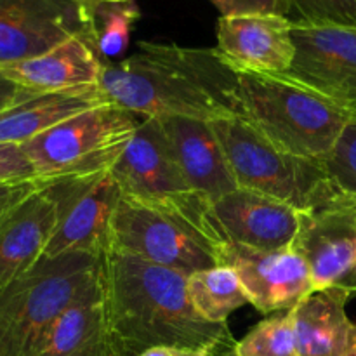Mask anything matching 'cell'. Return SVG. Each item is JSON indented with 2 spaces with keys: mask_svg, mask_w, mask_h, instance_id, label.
<instances>
[{
  "mask_svg": "<svg viewBox=\"0 0 356 356\" xmlns=\"http://www.w3.org/2000/svg\"><path fill=\"white\" fill-rule=\"evenodd\" d=\"M79 2H83V3H99V2H134V0H79Z\"/></svg>",
  "mask_w": 356,
  "mask_h": 356,
  "instance_id": "32",
  "label": "cell"
},
{
  "mask_svg": "<svg viewBox=\"0 0 356 356\" xmlns=\"http://www.w3.org/2000/svg\"><path fill=\"white\" fill-rule=\"evenodd\" d=\"M222 264L236 271L249 305L264 315L289 312L315 292L308 263L294 247L256 250L228 243Z\"/></svg>",
  "mask_w": 356,
  "mask_h": 356,
  "instance_id": "13",
  "label": "cell"
},
{
  "mask_svg": "<svg viewBox=\"0 0 356 356\" xmlns=\"http://www.w3.org/2000/svg\"><path fill=\"white\" fill-rule=\"evenodd\" d=\"M104 61L97 54L90 35H75L35 58L3 66L0 72L24 89L35 92L97 86Z\"/></svg>",
  "mask_w": 356,
  "mask_h": 356,
  "instance_id": "18",
  "label": "cell"
},
{
  "mask_svg": "<svg viewBox=\"0 0 356 356\" xmlns=\"http://www.w3.org/2000/svg\"><path fill=\"white\" fill-rule=\"evenodd\" d=\"M96 298H103V257H42L28 273L0 287V356H38L58 316Z\"/></svg>",
  "mask_w": 356,
  "mask_h": 356,
  "instance_id": "4",
  "label": "cell"
},
{
  "mask_svg": "<svg viewBox=\"0 0 356 356\" xmlns=\"http://www.w3.org/2000/svg\"><path fill=\"white\" fill-rule=\"evenodd\" d=\"M221 16H243V14H278L287 17L285 0H211Z\"/></svg>",
  "mask_w": 356,
  "mask_h": 356,
  "instance_id": "28",
  "label": "cell"
},
{
  "mask_svg": "<svg viewBox=\"0 0 356 356\" xmlns=\"http://www.w3.org/2000/svg\"><path fill=\"white\" fill-rule=\"evenodd\" d=\"M58 218V202L47 190V181L0 216V287L37 266L54 235Z\"/></svg>",
  "mask_w": 356,
  "mask_h": 356,
  "instance_id": "17",
  "label": "cell"
},
{
  "mask_svg": "<svg viewBox=\"0 0 356 356\" xmlns=\"http://www.w3.org/2000/svg\"><path fill=\"white\" fill-rule=\"evenodd\" d=\"M58 202V226L44 257L89 254L103 257L110 247L111 221L122 191L111 170L76 179L47 181Z\"/></svg>",
  "mask_w": 356,
  "mask_h": 356,
  "instance_id": "9",
  "label": "cell"
},
{
  "mask_svg": "<svg viewBox=\"0 0 356 356\" xmlns=\"http://www.w3.org/2000/svg\"><path fill=\"white\" fill-rule=\"evenodd\" d=\"M312 273L315 292L343 291L356 298V202L341 198L301 212L294 242Z\"/></svg>",
  "mask_w": 356,
  "mask_h": 356,
  "instance_id": "11",
  "label": "cell"
},
{
  "mask_svg": "<svg viewBox=\"0 0 356 356\" xmlns=\"http://www.w3.org/2000/svg\"><path fill=\"white\" fill-rule=\"evenodd\" d=\"M75 35L92 37L90 3L0 0V68L44 54Z\"/></svg>",
  "mask_w": 356,
  "mask_h": 356,
  "instance_id": "10",
  "label": "cell"
},
{
  "mask_svg": "<svg viewBox=\"0 0 356 356\" xmlns=\"http://www.w3.org/2000/svg\"><path fill=\"white\" fill-rule=\"evenodd\" d=\"M236 117L278 148L325 162L353 120L327 97L284 75L236 72Z\"/></svg>",
  "mask_w": 356,
  "mask_h": 356,
  "instance_id": "3",
  "label": "cell"
},
{
  "mask_svg": "<svg viewBox=\"0 0 356 356\" xmlns=\"http://www.w3.org/2000/svg\"><path fill=\"white\" fill-rule=\"evenodd\" d=\"M212 216L226 242L256 250L289 249L301 225L298 209L247 188L212 202Z\"/></svg>",
  "mask_w": 356,
  "mask_h": 356,
  "instance_id": "15",
  "label": "cell"
},
{
  "mask_svg": "<svg viewBox=\"0 0 356 356\" xmlns=\"http://www.w3.org/2000/svg\"><path fill=\"white\" fill-rule=\"evenodd\" d=\"M296 58L284 76L356 117V28L294 24Z\"/></svg>",
  "mask_w": 356,
  "mask_h": 356,
  "instance_id": "12",
  "label": "cell"
},
{
  "mask_svg": "<svg viewBox=\"0 0 356 356\" xmlns=\"http://www.w3.org/2000/svg\"><path fill=\"white\" fill-rule=\"evenodd\" d=\"M238 343V341H236ZM236 343L218 344L207 348H177V346H160L152 348L139 356H236Z\"/></svg>",
  "mask_w": 356,
  "mask_h": 356,
  "instance_id": "30",
  "label": "cell"
},
{
  "mask_svg": "<svg viewBox=\"0 0 356 356\" xmlns=\"http://www.w3.org/2000/svg\"><path fill=\"white\" fill-rule=\"evenodd\" d=\"M31 94H35V90L24 89V87L17 86V83H14L13 80H9L2 72H0V111L13 106V104L19 103V101L31 96Z\"/></svg>",
  "mask_w": 356,
  "mask_h": 356,
  "instance_id": "31",
  "label": "cell"
},
{
  "mask_svg": "<svg viewBox=\"0 0 356 356\" xmlns=\"http://www.w3.org/2000/svg\"><path fill=\"white\" fill-rule=\"evenodd\" d=\"M238 188L259 191L299 212L322 209L344 198L325 162L278 148L242 118L212 122Z\"/></svg>",
  "mask_w": 356,
  "mask_h": 356,
  "instance_id": "6",
  "label": "cell"
},
{
  "mask_svg": "<svg viewBox=\"0 0 356 356\" xmlns=\"http://www.w3.org/2000/svg\"><path fill=\"white\" fill-rule=\"evenodd\" d=\"M344 356H356V343L353 344V348H351V350L348 351V353L344 355Z\"/></svg>",
  "mask_w": 356,
  "mask_h": 356,
  "instance_id": "33",
  "label": "cell"
},
{
  "mask_svg": "<svg viewBox=\"0 0 356 356\" xmlns=\"http://www.w3.org/2000/svg\"><path fill=\"white\" fill-rule=\"evenodd\" d=\"M38 356H118L103 298L79 301L63 312L45 334Z\"/></svg>",
  "mask_w": 356,
  "mask_h": 356,
  "instance_id": "21",
  "label": "cell"
},
{
  "mask_svg": "<svg viewBox=\"0 0 356 356\" xmlns=\"http://www.w3.org/2000/svg\"><path fill=\"white\" fill-rule=\"evenodd\" d=\"M292 26L278 14L221 16L216 49L236 72L285 75L296 58Z\"/></svg>",
  "mask_w": 356,
  "mask_h": 356,
  "instance_id": "14",
  "label": "cell"
},
{
  "mask_svg": "<svg viewBox=\"0 0 356 356\" xmlns=\"http://www.w3.org/2000/svg\"><path fill=\"white\" fill-rule=\"evenodd\" d=\"M186 285L193 309L211 323H226L235 309L249 302L238 275L226 264L188 275Z\"/></svg>",
  "mask_w": 356,
  "mask_h": 356,
  "instance_id": "22",
  "label": "cell"
},
{
  "mask_svg": "<svg viewBox=\"0 0 356 356\" xmlns=\"http://www.w3.org/2000/svg\"><path fill=\"white\" fill-rule=\"evenodd\" d=\"M99 86L111 103L143 118L236 117V73L216 47L139 42L124 61H104Z\"/></svg>",
  "mask_w": 356,
  "mask_h": 356,
  "instance_id": "2",
  "label": "cell"
},
{
  "mask_svg": "<svg viewBox=\"0 0 356 356\" xmlns=\"http://www.w3.org/2000/svg\"><path fill=\"white\" fill-rule=\"evenodd\" d=\"M325 167L337 191L356 202V117L341 134L332 155L325 160Z\"/></svg>",
  "mask_w": 356,
  "mask_h": 356,
  "instance_id": "26",
  "label": "cell"
},
{
  "mask_svg": "<svg viewBox=\"0 0 356 356\" xmlns=\"http://www.w3.org/2000/svg\"><path fill=\"white\" fill-rule=\"evenodd\" d=\"M110 103L99 83L56 92H35L0 111V143L24 145L82 111Z\"/></svg>",
  "mask_w": 356,
  "mask_h": 356,
  "instance_id": "19",
  "label": "cell"
},
{
  "mask_svg": "<svg viewBox=\"0 0 356 356\" xmlns=\"http://www.w3.org/2000/svg\"><path fill=\"white\" fill-rule=\"evenodd\" d=\"M184 179L209 202L238 188L214 124L188 117L159 118Z\"/></svg>",
  "mask_w": 356,
  "mask_h": 356,
  "instance_id": "16",
  "label": "cell"
},
{
  "mask_svg": "<svg viewBox=\"0 0 356 356\" xmlns=\"http://www.w3.org/2000/svg\"><path fill=\"white\" fill-rule=\"evenodd\" d=\"M292 24L356 28V0H285Z\"/></svg>",
  "mask_w": 356,
  "mask_h": 356,
  "instance_id": "25",
  "label": "cell"
},
{
  "mask_svg": "<svg viewBox=\"0 0 356 356\" xmlns=\"http://www.w3.org/2000/svg\"><path fill=\"white\" fill-rule=\"evenodd\" d=\"M92 42L103 61L117 58L127 49L132 26L141 13L136 2L90 3Z\"/></svg>",
  "mask_w": 356,
  "mask_h": 356,
  "instance_id": "23",
  "label": "cell"
},
{
  "mask_svg": "<svg viewBox=\"0 0 356 356\" xmlns=\"http://www.w3.org/2000/svg\"><path fill=\"white\" fill-rule=\"evenodd\" d=\"M122 197L160 209L190 226L221 256L228 247L212 216V204L184 179L159 118H143L120 159L111 167Z\"/></svg>",
  "mask_w": 356,
  "mask_h": 356,
  "instance_id": "5",
  "label": "cell"
},
{
  "mask_svg": "<svg viewBox=\"0 0 356 356\" xmlns=\"http://www.w3.org/2000/svg\"><path fill=\"white\" fill-rule=\"evenodd\" d=\"M343 291L313 292L292 308L298 356H344L356 343V323L346 313Z\"/></svg>",
  "mask_w": 356,
  "mask_h": 356,
  "instance_id": "20",
  "label": "cell"
},
{
  "mask_svg": "<svg viewBox=\"0 0 356 356\" xmlns=\"http://www.w3.org/2000/svg\"><path fill=\"white\" fill-rule=\"evenodd\" d=\"M236 356H298L292 312L264 318L236 343Z\"/></svg>",
  "mask_w": 356,
  "mask_h": 356,
  "instance_id": "24",
  "label": "cell"
},
{
  "mask_svg": "<svg viewBox=\"0 0 356 356\" xmlns=\"http://www.w3.org/2000/svg\"><path fill=\"white\" fill-rule=\"evenodd\" d=\"M139 124L138 115L110 103L82 111L21 146L38 179L89 177L111 170Z\"/></svg>",
  "mask_w": 356,
  "mask_h": 356,
  "instance_id": "7",
  "label": "cell"
},
{
  "mask_svg": "<svg viewBox=\"0 0 356 356\" xmlns=\"http://www.w3.org/2000/svg\"><path fill=\"white\" fill-rule=\"evenodd\" d=\"M110 247L184 275L221 264V256L174 216L122 197L111 221ZM108 250V249H106Z\"/></svg>",
  "mask_w": 356,
  "mask_h": 356,
  "instance_id": "8",
  "label": "cell"
},
{
  "mask_svg": "<svg viewBox=\"0 0 356 356\" xmlns=\"http://www.w3.org/2000/svg\"><path fill=\"white\" fill-rule=\"evenodd\" d=\"M45 181L42 179H26V181H10V183H0V216L6 214L13 207L33 195L40 188H44Z\"/></svg>",
  "mask_w": 356,
  "mask_h": 356,
  "instance_id": "29",
  "label": "cell"
},
{
  "mask_svg": "<svg viewBox=\"0 0 356 356\" xmlns=\"http://www.w3.org/2000/svg\"><path fill=\"white\" fill-rule=\"evenodd\" d=\"M188 275L108 247L103 306L118 356L152 348H207L236 343L228 323L202 318L188 298Z\"/></svg>",
  "mask_w": 356,
  "mask_h": 356,
  "instance_id": "1",
  "label": "cell"
},
{
  "mask_svg": "<svg viewBox=\"0 0 356 356\" xmlns=\"http://www.w3.org/2000/svg\"><path fill=\"white\" fill-rule=\"evenodd\" d=\"M38 179L23 146L0 143V183Z\"/></svg>",
  "mask_w": 356,
  "mask_h": 356,
  "instance_id": "27",
  "label": "cell"
}]
</instances>
